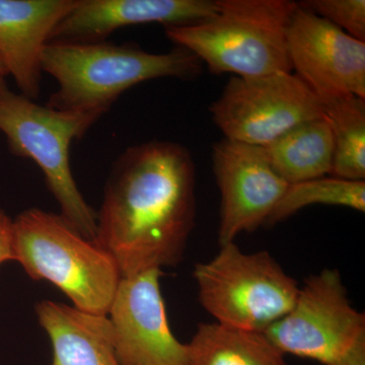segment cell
I'll use <instances>...</instances> for the list:
<instances>
[{"label":"cell","mask_w":365,"mask_h":365,"mask_svg":"<svg viewBox=\"0 0 365 365\" xmlns=\"http://www.w3.org/2000/svg\"><path fill=\"white\" fill-rule=\"evenodd\" d=\"M325 365H365V335L360 337L342 356Z\"/></svg>","instance_id":"obj_21"},{"label":"cell","mask_w":365,"mask_h":365,"mask_svg":"<svg viewBox=\"0 0 365 365\" xmlns=\"http://www.w3.org/2000/svg\"><path fill=\"white\" fill-rule=\"evenodd\" d=\"M188 348L190 365H287L263 333L199 324Z\"/></svg>","instance_id":"obj_16"},{"label":"cell","mask_w":365,"mask_h":365,"mask_svg":"<svg viewBox=\"0 0 365 365\" xmlns=\"http://www.w3.org/2000/svg\"><path fill=\"white\" fill-rule=\"evenodd\" d=\"M220 247L194 268L199 300L216 323L263 333L292 309L299 284L268 252L244 253L235 242Z\"/></svg>","instance_id":"obj_6"},{"label":"cell","mask_w":365,"mask_h":365,"mask_svg":"<svg viewBox=\"0 0 365 365\" xmlns=\"http://www.w3.org/2000/svg\"><path fill=\"white\" fill-rule=\"evenodd\" d=\"M41 67L58 85L47 107L102 118L129 88L151 79L197 78L202 62L182 47L150 53L138 46L106 41L50 42L43 51Z\"/></svg>","instance_id":"obj_2"},{"label":"cell","mask_w":365,"mask_h":365,"mask_svg":"<svg viewBox=\"0 0 365 365\" xmlns=\"http://www.w3.org/2000/svg\"><path fill=\"white\" fill-rule=\"evenodd\" d=\"M14 260L13 220L0 209V265Z\"/></svg>","instance_id":"obj_20"},{"label":"cell","mask_w":365,"mask_h":365,"mask_svg":"<svg viewBox=\"0 0 365 365\" xmlns=\"http://www.w3.org/2000/svg\"><path fill=\"white\" fill-rule=\"evenodd\" d=\"M323 116L334 140V162L330 176L364 181L365 98L341 96L321 101Z\"/></svg>","instance_id":"obj_17"},{"label":"cell","mask_w":365,"mask_h":365,"mask_svg":"<svg viewBox=\"0 0 365 365\" xmlns=\"http://www.w3.org/2000/svg\"><path fill=\"white\" fill-rule=\"evenodd\" d=\"M212 162L222 195L218 241L223 246L265 225L288 184L262 146L223 138L213 146Z\"/></svg>","instance_id":"obj_11"},{"label":"cell","mask_w":365,"mask_h":365,"mask_svg":"<svg viewBox=\"0 0 365 365\" xmlns=\"http://www.w3.org/2000/svg\"><path fill=\"white\" fill-rule=\"evenodd\" d=\"M162 270L122 277L108 312L120 365H190L188 348L170 331Z\"/></svg>","instance_id":"obj_10"},{"label":"cell","mask_w":365,"mask_h":365,"mask_svg":"<svg viewBox=\"0 0 365 365\" xmlns=\"http://www.w3.org/2000/svg\"><path fill=\"white\" fill-rule=\"evenodd\" d=\"M78 0H0V60L21 95L41 93L43 51L55 26Z\"/></svg>","instance_id":"obj_13"},{"label":"cell","mask_w":365,"mask_h":365,"mask_svg":"<svg viewBox=\"0 0 365 365\" xmlns=\"http://www.w3.org/2000/svg\"><path fill=\"white\" fill-rule=\"evenodd\" d=\"M0 76H7L6 67H4V63H2L1 60H0Z\"/></svg>","instance_id":"obj_22"},{"label":"cell","mask_w":365,"mask_h":365,"mask_svg":"<svg viewBox=\"0 0 365 365\" xmlns=\"http://www.w3.org/2000/svg\"><path fill=\"white\" fill-rule=\"evenodd\" d=\"M13 250L31 279L52 283L79 311L107 316L122 279L116 262L61 215L24 210L13 220Z\"/></svg>","instance_id":"obj_4"},{"label":"cell","mask_w":365,"mask_h":365,"mask_svg":"<svg viewBox=\"0 0 365 365\" xmlns=\"http://www.w3.org/2000/svg\"><path fill=\"white\" fill-rule=\"evenodd\" d=\"M100 116L60 111L16 93L0 76V132L16 157L33 160L60 207L59 215L90 241L97 237V211L86 202L74 180L71 145L83 138Z\"/></svg>","instance_id":"obj_5"},{"label":"cell","mask_w":365,"mask_h":365,"mask_svg":"<svg viewBox=\"0 0 365 365\" xmlns=\"http://www.w3.org/2000/svg\"><path fill=\"white\" fill-rule=\"evenodd\" d=\"M195 165L172 141L125 150L113 163L97 212L96 242L122 277L182 261L195 225Z\"/></svg>","instance_id":"obj_1"},{"label":"cell","mask_w":365,"mask_h":365,"mask_svg":"<svg viewBox=\"0 0 365 365\" xmlns=\"http://www.w3.org/2000/svg\"><path fill=\"white\" fill-rule=\"evenodd\" d=\"M209 111L225 138L265 146L300 123L323 117L319 98L292 72L234 76Z\"/></svg>","instance_id":"obj_7"},{"label":"cell","mask_w":365,"mask_h":365,"mask_svg":"<svg viewBox=\"0 0 365 365\" xmlns=\"http://www.w3.org/2000/svg\"><path fill=\"white\" fill-rule=\"evenodd\" d=\"M35 311L51 341V365H120L108 316L53 300L38 302Z\"/></svg>","instance_id":"obj_14"},{"label":"cell","mask_w":365,"mask_h":365,"mask_svg":"<svg viewBox=\"0 0 365 365\" xmlns=\"http://www.w3.org/2000/svg\"><path fill=\"white\" fill-rule=\"evenodd\" d=\"M215 11V1L210 0H78L52 31L49 43L102 42L125 26L189 25Z\"/></svg>","instance_id":"obj_12"},{"label":"cell","mask_w":365,"mask_h":365,"mask_svg":"<svg viewBox=\"0 0 365 365\" xmlns=\"http://www.w3.org/2000/svg\"><path fill=\"white\" fill-rule=\"evenodd\" d=\"M299 4L355 39L365 42L364 0H309Z\"/></svg>","instance_id":"obj_19"},{"label":"cell","mask_w":365,"mask_h":365,"mask_svg":"<svg viewBox=\"0 0 365 365\" xmlns=\"http://www.w3.org/2000/svg\"><path fill=\"white\" fill-rule=\"evenodd\" d=\"M263 334L282 354L325 365L365 335V316L350 304L338 270L325 269L307 278L292 309Z\"/></svg>","instance_id":"obj_8"},{"label":"cell","mask_w":365,"mask_h":365,"mask_svg":"<svg viewBox=\"0 0 365 365\" xmlns=\"http://www.w3.org/2000/svg\"><path fill=\"white\" fill-rule=\"evenodd\" d=\"M343 206L365 211V182L348 181L332 176L288 185L265 225L282 222L307 206Z\"/></svg>","instance_id":"obj_18"},{"label":"cell","mask_w":365,"mask_h":365,"mask_svg":"<svg viewBox=\"0 0 365 365\" xmlns=\"http://www.w3.org/2000/svg\"><path fill=\"white\" fill-rule=\"evenodd\" d=\"M210 18L165 26L168 39L204 62L215 74L259 78L292 72L287 29L297 2L215 0Z\"/></svg>","instance_id":"obj_3"},{"label":"cell","mask_w":365,"mask_h":365,"mask_svg":"<svg viewBox=\"0 0 365 365\" xmlns=\"http://www.w3.org/2000/svg\"><path fill=\"white\" fill-rule=\"evenodd\" d=\"M292 68L319 101L365 98V42L295 4L287 29Z\"/></svg>","instance_id":"obj_9"},{"label":"cell","mask_w":365,"mask_h":365,"mask_svg":"<svg viewBox=\"0 0 365 365\" xmlns=\"http://www.w3.org/2000/svg\"><path fill=\"white\" fill-rule=\"evenodd\" d=\"M262 148L272 169L288 185L332 172L333 135L324 116L297 125Z\"/></svg>","instance_id":"obj_15"}]
</instances>
